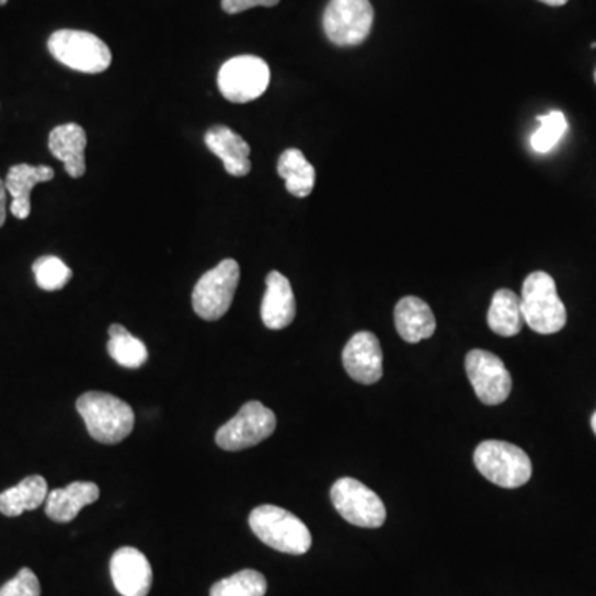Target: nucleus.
<instances>
[{
  "mask_svg": "<svg viewBox=\"0 0 596 596\" xmlns=\"http://www.w3.org/2000/svg\"><path fill=\"white\" fill-rule=\"evenodd\" d=\"M277 417L261 401H249L216 433V444L224 451H244L274 434Z\"/></svg>",
  "mask_w": 596,
  "mask_h": 596,
  "instance_id": "obj_8",
  "label": "nucleus"
},
{
  "mask_svg": "<svg viewBox=\"0 0 596 596\" xmlns=\"http://www.w3.org/2000/svg\"><path fill=\"white\" fill-rule=\"evenodd\" d=\"M478 471L492 484L517 489L532 478V462L526 451L505 440H484L474 452Z\"/></svg>",
  "mask_w": 596,
  "mask_h": 596,
  "instance_id": "obj_4",
  "label": "nucleus"
},
{
  "mask_svg": "<svg viewBox=\"0 0 596 596\" xmlns=\"http://www.w3.org/2000/svg\"><path fill=\"white\" fill-rule=\"evenodd\" d=\"M330 495L336 512L353 526L378 529L387 522V507L380 495L356 479H339Z\"/></svg>",
  "mask_w": 596,
  "mask_h": 596,
  "instance_id": "obj_10",
  "label": "nucleus"
},
{
  "mask_svg": "<svg viewBox=\"0 0 596 596\" xmlns=\"http://www.w3.org/2000/svg\"><path fill=\"white\" fill-rule=\"evenodd\" d=\"M55 171L50 167H12L5 180L8 193L12 196L11 213L18 219L31 216V193L38 183L54 180Z\"/></svg>",
  "mask_w": 596,
  "mask_h": 596,
  "instance_id": "obj_19",
  "label": "nucleus"
},
{
  "mask_svg": "<svg viewBox=\"0 0 596 596\" xmlns=\"http://www.w3.org/2000/svg\"><path fill=\"white\" fill-rule=\"evenodd\" d=\"M48 485L42 475H28L14 488L0 494V514L5 517H19L27 511H35L45 504Z\"/></svg>",
  "mask_w": 596,
  "mask_h": 596,
  "instance_id": "obj_20",
  "label": "nucleus"
},
{
  "mask_svg": "<svg viewBox=\"0 0 596 596\" xmlns=\"http://www.w3.org/2000/svg\"><path fill=\"white\" fill-rule=\"evenodd\" d=\"M264 300H262L261 317L267 329L284 330L294 322L297 306L290 282L280 272L274 271L265 282Z\"/></svg>",
  "mask_w": 596,
  "mask_h": 596,
  "instance_id": "obj_15",
  "label": "nucleus"
},
{
  "mask_svg": "<svg viewBox=\"0 0 596 596\" xmlns=\"http://www.w3.org/2000/svg\"><path fill=\"white\" fill-rule=\"evenodd\" d=\"M271 83V68L255 55H239L220 67L217 87L231 103H249L264 95Z\"/></svg>",
  "mask_w": 596,
  "mask_h": 596,
  "instance_id": "obj_7",
  "label": "nucleus"
},
{
  "mask_svg": "<svg viewBox=\"0 0 596 596\" xmlns=\"http://www.w3.org/2000/svg\"><path fill=\"white\" fill-rule=\"evenodd\" d=\"M87 133L77 123L57 126L48 136V149L65 164L68 176L79 180L87 173Z\"/></svg>",
  "mask_w": 596,
  "mask_h": 596,
  "instance_id": "obj_16",
  "label": "nucleus"
},
{
  "mask_svg": "<svg viewBox=\"0 0 596 596\" xmlns=\"http://www.w3.org/2000/svg\"><path fill=\"white\" fill-rule=\"evenodd\" d=\"M100 498V488L95 482H71L64 489L48 492L45 514L58 524H68L80 514L83 507Z\"/></svg>",
  "mask_w": 596,
  "mask_h": 596,
  "instance_id": "obj_17",
  "label": "nucleus"
},
{
  "mask_svg": "<svg viewBox=\"0 0 596 596\" xmlns=\"http://www.w3.org/2000/svg\"><path fill=\"white\" fill-rule=\"evenodd\" d=\"M265 593L267 580L257 570H241L210 588V596H265Z\"/></svg>",
  "mask_w": 596,
  "mask_h": 596,
  "instance_id": "obj_24",
  "label": "nucleus"
},
{
  "mask_svg": "<svg viewBox=\"0 0 596 596\" xmlns=\"http://www.w3.org/2000/svg\"><path fill=\"white\" fill-rule=\"evenodd\" d=\"M343 366L353 380L375 385L383 377V352L380 340L371 332H358L343 348Z\"/></svg>",
  "mask_w": 596,
  "mask_h": 596,
  "instance_id": "obj_12",
  "label": "nucleus"
},
{
  "mask_svg": "<svg viewBox=\"0 0 596 596\" xmlns=\"http://www.w3.org/2000/svg\"><path fill=\"white\" fill-rule=\"evenodd\" d=\"M241 267L232 259L219 262L197 280L193 291V309L206 322L222 319L231 309L238 290Z\"/></svg>",
  "mask_w": 596,
  "mask_h": 596,
  "instance_id": "obj_6",
  "label": "nucleus"
},
{
  "mask_svg": "<svg viewBox=\"0 0 596 596\" xmlns=\"http://www.w3.org/2000/svg\"><path fill=\"white\" fill-rule=\"evenodd\" d=\"M394 325L401 339L408 343H420L436 332L433 310L417 297H404L394 309Z\"/></svg>",
  "mask_w": 596,
  "mask_h": 596,
  "instance_id": "obj_18",
  "label": "nucleus"
},
{
  "mask_svg": "<svg viewBox=\"0 0 596 596\" xmlns=\"http://www.w3.org/2000/svg\"><path fill=\"white\" fill-rule=\"evenodd\" d=\"M595 82H596V70H595Z\"/></svg>",
  "mask_w": 596,
  "mask_h": 596,
  "instance_id": "obj_33",
  "label": "nucleus"
},
{
  "mask_svg": "<svg viewBox=\"0 0 596 596\" xmlns=\"http://www.w3.org/2000/svg\"><path fill=\"white\" fill-rule=\"evenodd\" d=\"M280 0H222L224 12L241 14L254 8H274Z\"/></svg>",
  "mask_w": 596,
  "mask_h": 596,
  "instance_id": "obj_28",
  "label": "nucleus"
},
{
  "mask_svg": "<svg viewBox=\"0 0 596 596\" xmlns=\"http://www.w3.org/2000/svg\"><path fill=\"white\" fill-rule=\"evenodd\" d=\"M539 129L530 138V145L536 153H549L565 135L569 123L562 112H550L549 115L539 116Z\"/></svg>",
  "mask_w": 596,
  "mask_h": 596,
  "instance_id": "obj_26",
  "label": "nucleus"
},
{
  "mask_svg": "<svg viewBox=\"0 0 596 596\" xmlns=\"http://www.w3.org/2000/svg\"><path fill=\"white\" fill-rule=\"evenodd\" d=\"M522 317L540 335L559 333L566 323V310L557 291L555 280L547 272H534L522 285Z\"/></svg>",
  "mask_w": 596,
  "mask_h": 596,
  "instance_id": "obj_3",
  "label": "nucleus"
},
{
  "mask_svg": "<svg viewBox=\"0 0 596 596\" xmlns=\"http://www.w3.org/2000/svg\"><path fill=\"white\" fill-rule=\"evenodd\" d=\"M207 148L219 158L231 176H248L252 170L251 146L228 126H213L204 136Z\"/></svg>",
  "mask_w": 596,
  "mask_h": 596,
  "instance_id": "obj_14",
  "label": "nucleus"
},
{
  "mask_svg": "<svg viewBox=\"0 0 596 596\" xmlns=\"http://www.w3.org/2000/svg\"><path fill=\"white\" fill-rule=\"evenodd\" d=\"M9 0H0V5H5L8 4Z\"/></svg>",
  "mask_w": 596,
  "mask_h": 596,
  "instance_id": "obj_32",
  "label": "nucleus"
},
{
  "mask_svg": "<svg viewBox=\"0 0 596 596\" xmlns=\"http://www.w3.org/2000/svg\"><path fill=\"white\" fill-rule=\"evenodd\" d=\"M32 271H34L38 287L45 291L61 290L73 275L71 268L55 255H44V257L37 259Z\"/></svg>",
  "mask_w": 596,
  "mask_h": 596,
  "instance_id": "obj_25",
  "label": "nucleus"
},
{
  "mask_svg": "<svg viewBox=\"0 0 596 596\" xmlns=\"http://www.w3.org/2000/svg\"><path fill=\"white\" fill-rule=\"evenodd\" d=\"M41 582L31 569H22L0 588V596H41Z\"/></svg>",
  "mask_w": 596,
  "mask_h": 596,
  "instance_id": "obj_27",
  "label": "nucleus"
},
{
  "mask_svg": "<svg viewBox=\"0 0 596 596\" xmlns=\"http://www.w3.org/2000/svg\"><path fill=\"white\" fill-rule=\"evenodd\" d=\"M466 371L482 403L495 406L504 403L511 394V373L494 353L472 349L466 356Z\"/></svg>",
  "mask_w": 596,
  "mask_h": 596,
  "instance_id": "obj_11",
  "label": "nucleus"
},
{
  "mask_svg": "<svg viewBox=\"0 0 596 596\" xmlns=\"http://www.w3.org/2000/svg\"><path fill=\"white\" fill-rule=\"evenodd\" d=\"M77 410L90 436L102 444L122 443L135 427V411L113 394L89 391L77 400Z\"/></svg>",
  "mask_w": 596,
  "mask_h": 596,
  "instance_id": "obj_2",
  "label": "nucleus"
},
{
  "mask_svg": "<svg viewBox=\"0 0 596 596\" xmlns=\"http://www.w3.org/2000/svg\"><path fill=\"white\" fill-rule=\"evenodd\" d=\"M8 187L5 181L0 180V228L5 224L8 217Z\"/></svg>",
  "mask_w": 596,
  "mask_h": 596,
  "instance_id": "obj_29",
  "label": "nucleus"
},
{
  "mask_svg": "<svg viewBox=\"0 0 596 596\" xmlns=\"http://www.w3.org/2000/svg\"><path fill=\"white\" fill-rule=\"evenodd\" d=\"M540 2H543V4L552 5V8H562V5H565L569 0H540Z\"/></svg>",
  "mask_w": 596,
  "mask_h": 596,
  "instance_id": "obj_30",
  "label": "nucleus"
},
{
  "mask_svg": "<svg viewBox=\"0 0 596 596\" xmlns=\"http://www.w3.org/2000/svg\"><path fill=\"white\" fill-rule=\"evenodd\" d=\"M373 21L369 0H330L323 12V31L332 44L355 47L368 38Z\"/></svg>",
  "mask_w": 596,
  "mask_h": 596,
  "instance_id": "obj_9",
  "label": "nucleus"
},
{
  "mask_svg": "<svg viewBox=\"0 0 596 596\" xmlns=\"http://www.w3.org/2000/svg\"><path fill=\"white\" fill-rule=\"evenodd\" d=\"M48 50L55 60L82 73H102L112 65L108 45L90 32H54L48 38Z\"/></svg>",
  "mask_w": 596,
  "mask_h": 596,
  "instance_id": "obj_5",
  "label": "nucleus"
},
{
  "mask_svg": "<svg viewBox=\"0 0 596 596\" xmlns=\"http://www.w3.org/2000/svg\"><path fill=\"white\" fill-rule=\"evenodd\" d=\"M249 526L261 542L288 555H303L312 547V534L297 515L277 505L264 504L249 515Z\"/></svg>",
  "mask_w": 596,
  "mask_h": 596,
  "instance_id": "obj_1",
  "label": "nucleus"
},
{
  "mask_svg": "<svg viewBox=\"0 0 596 596\" xmlns=\"http://www.w3.org/2000/svg\"><path fill=\"white\" fill-rule=\"evenodd\" d=\"M592 429H593V433H595V436H596V411H595V414H593V416H592Z\"/></svg>",
  "mask_w": 596,
  "mask_h": 596,
  "instance_id": "obj_31",
  "label": "nucleus"
},
{
  "mask_svg": "<svg viewBox=\"0 0 596 596\" xmlns=\"http://www.w3.org/2000/svg\"><path fill=\"white\" fill-rule=\"evenodd\" d=\"M108 353L123 368L138 369L148 362V348L141 340L133 336L125 326L115 323L108 330Z\"/></svg>",
  "mask_w": 596,
  "mask_h": 596,
  "instance_id": "obj_23",
  "label": "nucleus"
},
{
  "mask_svg": "<svg viewBox=\"0 0 596 596\" xmlns=\"http://www.w3.org/2000/svg\"><path fill=\"white\" fill-rule=\"evenodd\" d=\"M113 585L122 596H148L153 585V569L145 553L135 547H123L110 562Z\"/></svg>",
  "mask_w": 596,
  "mask_h": 596,
  "instance_id": "obj_13",
  "label": "nucleus"
},
{
  "mask_svg": "<svg viewBox=\"0 0 596 596\" xmlns=\"http://www.w3.org/2000/svg\"><path fill=\"white\" fill-rule=\"evenodd\" d=\"M277 173L285 181L288 193L295 197L310 196L316 186V168L300 149H285L278 158Z\"/></svg>",
  "mask_w": 596,
  "mask_h": 596,
  "instance_id": "obj_21",
  "label": "nucleus"
},
{
  "mask_svg": "<svg viewBox=\"0 0 596 596\" xmlns=\"http://www.w3.org/2000/svg\"><path fill=\"white\" fill-rule=\"evenodd\" d=\"M488 323L492 332L501 336L518 335L524 325L520 297L508 288H501L492 297Z\"/></svg>",
  "mask_w": 596,
  "mask_h": 596,
  "instance_id": "obj_22",
  "label": "nucleus"
}]
</instances>
